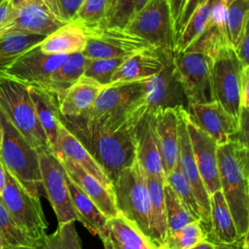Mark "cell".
<instances>
[{"mask_svg":"<svg viewBox=\"0 0 249 249\" xmlns=\"http://www.w3.org/2000/svg\"><path fill=\"white\" fill-rule=\"evenodd\" d=\"M37 119L48 138L51 149L53 147L60 123L59 97L50 89L42 86H27Z\"/></svg>","mask_w":249,"mask_h":249,"instance_id":"27","label":"cell"},{"mask_svg":"<svg viewBox=\"0 0 249 249\" xmlns=\"http://www.w3.org/2000/svg\"><path fill=\"white\" fill-rule=\"evenodd\" d=\"M150 0H136L135 1V12L134 14H136L138 11H140Z\"/></svg>","mask_w":249,"mask_h":249,"instance_id":"54","label":"cell"},{"mask_svg":"<svg viewBox=\"0 0 249 249\" xmlns=\"http://www.w3.org/2000/svg\"><path fill=\"white\" fill-rule=\"evenodd\" d=\"M3 1H5V0H0V3H2Z\"/></svg>","mask_w":249,"mask_h":249,"instance_id":"58","label":"cell"},{"mask_svg":"<svg viewBox=\"0 0 249 249\" xmlns=\"http://www.w3.org/2000/svg\"><path fill=\"white\" fill-rule=\"evenodd\" d=\"M103 86L82 76L59 97V111L62 118L86 116L91 109Z\"/></svg>","mask_w":249,"mask_h":249,"instance_id":"26","label":"cell"},{"mask_svg":"<svg viewBox=\"0 0 249 249\" xmlns=\"http://www.w3.org/2000/svg\"><path fill=\"white\" fill-rule=\"evenodd\" d=\"M190 249H214V244H213V242L205 239Z\"/></svg>","mask_w":249,"mask_h":249,"instance_id":"52","label":"cell"},{"mask_svg":"<svg viewBox=\"0 0 249 249\" xmlns=\"http://www.w3.org/2000/svg\"><path fill=\"white\" fill-rule=\"evenodd\" d=\"M12 13V7L10 0H5L0 3V25L5 23Z\"/></svg>","mask_w":249,"mask_h":249,"instance_id":"50","label":"cell"},{"mask_svg":"<svg viewBox=\"0 0 249 249\" xmlns=\"http://www.w3.org/2000/svg\"><path fill=\"white\" fill-rule=\"evenodd\" d=\"M249 20V0H232L227 6L226 31L229 45L233 49Z\"/></svg>","mask_w":249,"mask_h":249,"instance_id":"38","label":"cell"},{"mask_svg":"<svg viewBox=\"0 0 249 249\" xmlns=\"http://www.w3.org/2000/svg\"><path fill=\"white\" fill-rule=\"evenodd\" d=\"M207 231L199 221L191 222L166 235L160 249H190L205 240Z\"/></svg>","mask_w":249,"mask_h":249,"instance_id":"37","label":"cell"},{"mask_svg":"<svg viewBox=\"0 0 249 249\" xmlns=\"http://www.w3.org/2000/svg\"><path fill=\"white\" fill-rule=\"evenodd\" d=\"M240 236L221 191L210 196V230L206 239L211 242L232 243Z\"/></svg>","mask_w":249,"mask_h":249,"instance_id":"30","label":"cell"},{"mask_svg":"<svg viewBox=\"0 0 249 249\" xmlns=\"http://www.w3.org/2000/svg\"><path fill=\"white\" fill-rule=\"evenodd\" d=\"M82 28L87 36L82 53L88 58H126L153 48L125 28L110 27L104 22Z\"/></svg>","mask_w":249,"mask_h":249,"instance_id":"8","label":"cell"},{"mask_svg":"<svg viewBox=\"0 0 249 249\" xmlns=\"http://www.w3.org/2000/svg\"><path fill=\"white\" fill-rule=\"evenodd\" d=\"M0 237L7 249H38L43 241L23 231L13 220L0 197Z\"/></svg>","mask_w":249,"mask_h":249,"instance_id":"34","label":"cell"},{"mask_svg":"<svg viewBox=\"0 0 249 249\" xmlns=\"http://www.w3.org/2000/svg\"><path fill=\"white\" fill-rule=\"evenodd\" d=\"M0 110L34 149H51L37 119L26 85L1 75Z\"/></svg>","mask_w":249,"mask_h":249,"instance_id":"5","label":"cell"},{"mask_svg":"<svg viewBox=\"0 0 249 249\" xmlns=\"http://www.w3.org/2000/svg\"><path fill=\"white\" fill-rule=\"evenodd\" d=\"M57 159L64 167L70 180L92 200L107 218L115 217L119 214L114 202L112 191L105 188L96 178L88 173L75 161L63 157Z\"/></svg>","mask_w":249,"mask_h":249,"instance_id":"22","label":"cell"},{"mask_svg":"<svg viewBox=\"0 0 249 249\" xmlns=\"http://www.w3.org/2000/svg\"><path fill=\"white\" fill-rule=\"evenodd\" d=\"M249 67L244 68L240 83V108L241 110L249 108Z\"/></svg>","mask_w":249,"mask_h":249,"instance_id":"48","label":"cell"},{"mask_svg":"<svg viewBox=\"0 0 249 249\" xmlns=\"http://www.w3.org/2000/svg\"><path fill=\"white\" fill-rule=\"evenodd\" d=\"M227 6L223 0L214 1L204 31L185 52L198 53L214 58L221 51L230 47L226 31Z\"/></svg>","mask_w":249,"mask_h":249,"instance_id":"21","label":"cell"},{"mask_svg":"<svg viewBox=\"0 0 249 249\" xmlns=\"http://www.w3.org/2000/svg\"><path fill=\"white\" fill-rule=\"evenodd\" d=\"M187 116L196 126L213 138L218 145L230 141L237 134V126L216 101L189 105Z\"/></svg>","mask_w":249,"mask_h":249,"instance_id":"18","label":"cell"},{"mask_svg":"<svg viewBox=\"0 0 249 249\" xmlns=\"http://www.w3.org/2000/svg\"><path fill=\"white\" fill-rule=\"evenodd\" d=\"M38 46L17 58L3 75L26 86L47 87L53 72L66 60L68 55L47 54Z\"/></svg>","mask_w":249,"mask_h":249,"instance_id":"15","label":"cell"},{"mask_svg":"<svg viewBox=\"0 0 249 249\" xmlns=\"http://www.w3.org/2000/svg\"><path fill=\"white\" fill-rule=\"evenodd\" d=\"M136 0H107L104 23L110 27L125 28L134 16Z\"/></svg>","mask_w":249,"mask_h":249,"instance_id":"41","label":"cell"},{"mask_svg":"<svg viewBox=\"0 0 249 249\" xmlns=\"http://www.w3.org/2000/svg\"><path fill=\"white\" fill-rule=\"evenodd\" d=\"M164 1L166 2L167 7H168L172 24H173V32L175 33V29H176L178 20L180 18V16L182 14L183 8H184L187 0H164ZM174 43H175V40H174Z\"/></svg>","mask_w":249,"mask_h":249,"instance_id":"47","label":"cell"},{"mask_svg":"<svg viewBox=\"0 0 249 249\" xmlns=\"http://www.w3.org/2000/svg\"><path fill=\"white\" fill-rule=\"evenodd\" d=\"M97 235L104 249H154L148 239L121 214L108 218Z\"/></svg>","mask_w":249,"mask_h":249,"instance_id":"25","label":"cell"},{"mask_svg":"<svg viewBox=\"0 0 249 249\" xmlns=\"http://www.w3.org/2000/svg\"><path fill=\"white\" fill-rule=\"evenodd\" d=\"M6 174L7 171L2 163V161L0 160V195L2 194L4 188H5V184H6Z\"/></svg>","mask_w":249,"mask_h":249,"instance_id":"51","label":"cell"},{"mask_svg":"<svg viewBox=\"0 0 249 249\" xmlns=\"http://www.w3.org/2000/svg\"><path fill=\"white\" fill-rule=\"evenodd\" d=\"M66 182L77 221L82 223L90 233L97 235L106 225L108 218L97 208L92 200L70 180L68 175Z\"/></svg>","mask_w":249,"mask_h":249,"instance_id":"31","label":"cell"},{"mask_svg":"<svg viewBox=\"0 0 249 249\" xmlns=\"http://www.w3.org/2000/svg\"><path fill=\"white\" fill-rule=\"evenodd\" d=\"M60 121L88 150L111 185L124 169L134 162V128L108 127L89 122L84 117H60Z\"/></svg>","mask_w":249,"mask_h":249,"instance_id":"1","label":"cell"},{"mask_svg":"<svg viewBox=\"0 0 249 249\" xmlns=\"http://www.w3.org/2000/svg\"><path fill=\"white\" fill-rule=\"evenodd\" d=\"M163 195H164V206L166 215V225H167V234L174 232L184 227L185 225L196 221L195 220L188 211L183 207L177 196L175 195L172 188L164 182L163 185Z\"/></svg>","mask_w":249,"mask_h":249,"instance_id":"39","label":"cell"},{"mask_svg":"<svg viewBox=\"0 0 249 249\" xmlns=\"http://www.w3.org/2000/svg\"><path fill=\"white\" fill-rule=\"evenodd\" d=\"M88 57L83 53L68 55L66 60L53 72L49 85L46 87L60 97L83 75L87 67Z\"/></svg>","mask_w":249,"mask_h":249,"instance_id":"33","label":"cell"},{"mask_svg":"<svg viewBox=\"0 0 249 249\" xmlns=\"http://www.w3.org/2000/svg\"><path fill=\"white\" fill-rule=\"evenodd\" d=\"M179 111L168 109L149 115L152 131L160 155L165 175L177 163Z\"/></svg>","mask_w":249,"mask_h":249,"instance_id":"20","label":"cell"},{"mask_svg":"<svg viewBox=\"0 0 249 249\" xmlns=\"http://www.w3.org/2000/svg\"><path fill=\"white\" fill-rule=\"evenodd\" d=\"M116 208L149 241V195L146 177L136 159L112 184Z\"/></svg>","mask_w":249,"mask_h":249,"instance_id":"6","label":"cell"},{"mask_svg":"<svg viewBox=\"0 0 249 249\" xmlns=\"http://www.w3.org/2000/svg\"><path fill=\"white\" fill-rule=\"evenodd\" d=\"M125 29L153 48L174 52L173 24L164 0H150L134 14Z\"/></svg>","mask_w":249,"mask_h":249,"instance_id":"11","label":"cell"},{"mask_svg":"<svg viewBox=\"0 0 249 249\" xmlns=\"http://www.w3.org/2000/svg\"><path fill=\"white\" fill-rule=\"evenodd\" d=\"M249 233V232H248ZM248 233L240 236L232 243L213 242L214 249H249L248 247Z\"/></svg>","mask_w":249,"mask_h":249,"instance_id":"49","label":"cell"},{"mask_svg":"<svg viewBox=\"0 0 249 249\" xmlns=\"http://www.w3.org/2000/svg\"><path fill=\"white\" fill-rule=\"evenodd\" d=\"M86 44L87 36L83 28L75 22H68L47 36L38 47L47 54L70 55L82 53Z\"/></svg>","mask_w":249,"mask_h":249,"instance_id":"29","label":"cell"},{"mask_svg":"<svg viewBox=\"0 0 249 249\" xmlns=\"http://www.w3.org/2000/svg\"><path fill=\"white\" fill-rule=\"evenodd\" d=\"M248 44H249V33H248V24L242 30L239 38L237 39L234 47L233 52L237 56L238 60L244 67H249L248 64Z\"/></svg>","mask_w":249,"mask_h":249,"instance_id":"45","label":"cell"},{"mask_svg":"<svg viewBox=\"0 0 249 249\" xmlns=\"http://www.w3.org/2000/svg\"><path fill=\"white\" fill-rule=\"evenodd\" d=\"M221 192L239 236L249 232V150L236 138L218 145Z\"/></svg>","mask_w":249,"mask_h":249,"instance_id":"2","label":"cell"},{"mask_svg":"<svg viewBox=\"0 0 249 249\" xmlns=\"http://www.w3.org/2000/svg\"><path fill=\"white\" fill-rule=\"evenodd\" d=\"M223 1H224V2H225L227 5H229V4H230V3H231L232 0H223Z\"/></svg>","mask_w":249,"mask_h":249,"instance_id":"57","label":"cell"},{"mask_svg":"<svg viewBox=\"0 0 249 249\" xmlns=\"http://www.w3.org/2000/svg\"><path fill=\"white\" fill-rule=\"evenodd\" d=\"M170 54L162 69L146 81L144 104L147 115L162 110H188V101L181 86L174 61Z\"/></svg>","mask_w":249,"mask_h":249,"instance_id":"14","label":"cell"},{"mask_svg":"<svg viewBox=\"0 0 249 249\" xmlns=\"http://www.w3.org/2000/svg\"><path fill=\"white\" fill-rule=\"evenodd\" d=\"M27 1H29V0H10V4H11L12 9H18V7H20Z\"/></svg>","mask_w":249,"mask_h":249,"instance_id":"53","label":"cell"},{"mask_svg":"<svg viewBox=\"0 0 249 249\" xmlns=\"http://www.w3.org/2000/svg\"><path fill=\"white\" fill-rule=\"evenodd\" d=\"M43 35L13 32L0 36V76L20 55L40 45Z\"/></svg>","mask_w":249,"mask_h":249,"instance_id":"32","label":"cell"},{"mask_svg":"<svg viewBox=\"0 0 249 249\" xmlns=\"http://www.w3.org/2000/svg\"><path fill=\"white\" fill-rule=\"evenodd\" d=\"M107 0H85L73 20L81 27L96 25L104 22Z\"/></svg>","mask_w":249,"mask_h":249,"instance_id":"43","label":"cell"},{"mask_svg":"<svg viewBox=\"0 0 249 249\" xmlns=\"http://www.w3.org/2000/svg\"><path fill=\"white\" fill-rule=\"evenodd\" d=\"M1 140H2V130H1V125H0V147H1Z\"/></svg>","mask_w":249,"mask_h":249,"instance_id":"56","label":"cell"},{"mask_svg":"<svg viewBox=\"0 0 249 249\" xmlns=\"http://www.w3.org/2000/svg\"><path fill=\"white\" fill-rule=\"evenodd\" d=\"M0 197L17 225L34 239L43 241L47 235L48 222L40 198L30 195L8 171Z\"/></svg>","mask_w":249,"mask_h":249,"instance_id":"9","label":"cell"},{"mask_svg":"<svg viewBox=\"0 0 249 249\" xmlns=\"http://www.w3.org/2000/svg\"><path fill=\"white\" fill-rule=\"evenodd\" d=\"M174 52L150 48L124 58L114 72L110 84L143 82L156 76Z\"/></svg>","mask_w":249,"mask_h":249,"instance_id":"19","label":"cell"},{"mask_svg":"<svg viewBox=\"0 0 249 249\" xmlns=\"http://www.w3.org/2000/svg\"><path fill=\"white\" fill-rule=\"evenodd\" d=\"M2 140L0 160L5 169L32 196L46 197L43 188L39 156L0 110Z\"/></svg>","mask_w":249,"mask_h":249,"instance_id":"4","label":"cell"},{"mask_svg":"<svg viewBox=\"0 0 249 249\" xmlns=\"http://www.w3.org/2000/svg\"><path fill=\"white\" fill-rule=\"evenodd\" d=\"M37 152L43 188L56 215L58 225L77 221L64 167L51 149H40Z\"/></svg>","mask_w":249,"mask_h":249,"instance_id":"13","label":"cell"},{"mask_svg":"<svg viewBox=\"0 0 249 249\" xmlns=\"http://www.w3.org/2000/svg\"><path fill=\"white\" fill-rule=\"evenodd\" d=\"M135 157L145 177L165 181L160 155L152 131L150 116L145 115L134 127Z\"/></svg>","mask_w":249,"mask_h":249,"instance_id":"24","label":"cell"},{"mask_svg":"<svg viewBox=\"0 0 249 249\" xmlns=\"http://www.w3.org/2000/svg\"><path fill=\"white\" fill-rule=\"evenodd\" d=\"M244 67L231 48H226L212 58V90L216 101L239 126L240 83ZM238 132V131H237Z\"/></svg>","mask_w":249,"mask_h":249,"instance_id":"7","label":"cell"},{"mask_svg":"<svg viewBox=\"0 0 249 249\" xmlns=\"http://www.w3.org/2000/svg\"><path fill=\"white\" fill-rule=\"evenodd\" d=\"M214 1L205 0L193 14L175 43L174 53L185 52L204 31Z\"/></svg>","mask_w":249,"mask_h":249,"instance_id":"35","label":"cell"},{"mask_svg":"<svg viewBox=\"0 0 249 249\" xmlns=\"http://www.w3.org/2000/svg\"><path fill=\"white\" fill-rule=\"evenodd\" d=\"M124 58H89L85 77L89 78L101 86L110 84L111 78Z\"/></svg>","mask_w":249,"mask_h":249,"instance_id":"42","label":"cell"},{"mask_svg":"<svg viewBox=\"0 0 249 249\" xmlns=\"http://www.w3.org/2000/svg\"><path fill=\"white\" fill-rule=\"evenodd\" d=\"M165 182L172 188L178 199L180 200L183 207L189 214L196 221H199L205 229L204 218L202 214V210L189 185L187 180L182 175L178 164L174 166V168L165 175ZM206 230V229H205Z\"/></svg>","mask_w":249,"mask_h":249,"instance_id":"36","label":"cell"},{"mask_svg":"<svg viewBox=\"0 0 249 249\" xmlns=\"http://www.w3.org/2000/svg\"><path fill=\"white\" fill-rule=\"evenodd\" d=\"M66 23L55 0H29L18 9H12L7 21L0 25V36L22 32L47 37Z\"/></svg>","mask_w":249,"mask_h":249,"instance_id":"10","label":"cell"},{"mask_svg":"<svg viewBox=\"0 0 249 249\" xmlns=\"http://www.w3.org/2000/svg\"><path fill=\"white\" fill-rule=\"evenodd\" d=\"M164 182L157 178L146 177L149 195V242L154 249H160L167 235Z\"/></svg>","mask_w":249,"mask_h":249,"instance_id":"28","label":"cell"},{"mask_svg":"<svg viewBox=\"0 0 249 249\" xmlns=\"http://www.w3.org/2000/svg\"><path fill=\"white\" fill-rule=\"evenodd\" d=\"M84 1L85 0H55L61 18L67 22H71L73 20Z\"/></svg>","mask_w":249,"mask_h":249,"instance_id":"46","label":"cell"},{"mask_svg":"<svg viewBox=\"0 0 249 249\" xmlns=\"http://www.w3.org/2000/svg\"><path fill=\"white\" fill-rule=\"evenodd\" d=\"M178 167L189 183L203 214L207 234L210 230V196L200 178L193 154L189 132L187 128V111H179L178 124Z\"/></svg>","mask_w":249,"mask_h":249,"instance_id":"16","label":"cell"},{"mask_svg":"<svg viewBox=\"0 0 249 249\" xmlns=\"http://www.w3.org/2000/svg\"><path fill=\"white\" fill-rule=\"evenodd\" d=\"M52 151L57 158L63 157L75 161L88 173L96 178L105 188L112 191L111 182L101 167L93 160L83 144L63 125L61 121L58 124L56 140Z\"/></svg>","mask_w":249,"mask_h":249,"instance_id":"23","label":"cell"},{"mask_svg":"<svg viewBox=\"0 0 249 249\" xmlns=\"http://www.w3.org/2000/svg\"><path fill=\"white\" fill-rule=\"evenodd\" d=\"M187 128L200 178L208 195L211 196L215 192L221 191L217 160L218 144L213 138L196 126L188 119V116Z\"/></svg>","mask_w":249,"mask_h":249,"instance_id":"17","label":"cell"},{"mask_svg":"<svg viewBox=\"0 0 249 249\" xmlns=\"http://www.w3.org/2000/svg\"><path fill=\"white\" fill-rule=\"evenodd\" d=\"M146 81L117 83L104 86L91 109L84 118L113 128H134L145 116Z\"/></svg>","mask_w":249,"mask_h":249,"instance_id":"3","label":"cell"},{"mask_svg":"<svg viewBox=\"0 0 249 249\" xmlns=\"http://www.w3.org/2000/svg\"><path fill=\"white\" fill-rule=\"evenodd\" d=\"M38 249H82L74 222L58 225L53 233L46 235Z\"/></svg>","mask_w":249,"mask_h":249,"instance_id":"40","label":"cell"},{"mask_svg":"<svg viewBox=\"0 0 249 249\" xmlns=\"http://www.w3.org/2000/svg\"><path fill=\"white\" fill-rule=\"evenodd\" d=\"M205 0H187L185 3V6L183 8L182 14L180 16V18L178 20L176 29H175V33H174V40L175 43L179 37V35L181 34L182 30L184 29L186 23L188 22V20L190 19V18L193 16V14L196 11V9L204 2ZM174 43V46H175Z\"/></svg>","mask_w":249,"mask_h":249,"instance_id":"44","label":"cell"},{"mask_svg":"<svg viewBox=\"0 0 249 249\" xmlns=\"http://www.w3.org/2000/svg\"><path fill=\"white\" fill-rule=\"evenodd\" d=\"M0 249H7L6 246H5V243H4V241L2 240L1 237H0Z\"/></svg>","mask_w":249,"mask_h":249,"instance_id":"55","label":"cell"},{"mask_svg":"<svg viewBox=\"0 0 249 249\" xmlns=\"http://www.w3.org/2000/svg\"><path fill=\"white\" fill-rule=\"evenodd\" d=\"M174 65L189 105L214 101L212 58L198 53H174Z\"/></svg>","mask_w":249,"mask_h":249,"instance_id":"12","label":"cell"}]
</instances>
